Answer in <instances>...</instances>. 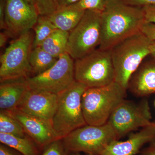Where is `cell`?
Returning a JSON list of instances; mask_svg holds the SVG:
<instances>
[{
  "label": "cell",
  "mask_w": 155,
  "mask_h": 155,
  "mask_svg": "<svg viewBox=\"0 0 155 155\" xmlns=\"http://www.w3.org/2000/svg\"><path fill=\"white\" fill-rule=\"evenodd\" d=\"M145 23L142 8L122 0H109L101 14L100 49L110 50L117 44L141 31Z\"/></svg>",
  "instance_id": "1"
},
{
  "label": "cell",
  "mask_w": 155,
  "mask_h": 155,
  "mask_svg": "<svg viewBox=\"0 0 155 155\" xmlns=\"http://www.w3.org/2000/svg\"><path fill=\"white\" fill-rule=\"evenodd\" d=\"M152 41L141 31L127 38L111 49L115 80L127 90L131 76L145 58L150 55Z\"/></svg>",
  "instance_id": "2"
},
{
  "label": "cell",
  "mask_w": 155,
  "mask_h": 155,
  "mask_svg": "<svg viewBox=\"0 0 155 155\" xmlns=\"http://www.w3.org/2000/svg\"><path fill=\"white\" fill-rule=\"evenodd\" d=\"M126 91L116 81L105 86L87 88L81 97L87 124L100 126L107 123L115 109L125 100Z\"/></svg>",
  "instance_id": "3"
},
{
  "label": "cell",
  "mask_w": 155,
  "mask_h": 155,
  "mask_svg": "<svg viewBox=\"0 0 155 155\" xmlns=\"http://www.w3.org/2000/svg\"><path fill=\"white\" fill-rule=\"evenodd\" d=\"M87 88L75 81L69 88L58 94L57 109L52 125L60 139L77 128L87 125L81 107V97Z\"/></svg>",
  "instance_id": "4"
},
{
  "label": "cell",
  "mask_w": 155,
  "mask_h": 155,
  "mask_svg": "<svg viewBox=\"0 0 155 155\" xmlns=\"http://www.w3.org/2000/svg\"><path fill=\"white\" fill-rule=\"evenodd\" d=\"M75 80L87 88L109 85L115 80L110 50L99 48L74 62Z\"/></svg>",
  "instance_id": "5"
},
{
  "label": "cell",
  "mask_w": 155,
  "mask_h": 155,
  "mask_svg": "<svg viewBox=\"0 0 155 155\" xmlns=\"http://www.w3.org/2000/svg\"><path fill=\"white\" fill-rule=\"evenodd\" d=\"M118 139L116 132L107 123L100 126L84 125L73 130L62 140L67 154L83 152L101 155L112 142Z\"/></svg>",
  "instance_id": "6"
},
{
  "label": "cell",
  "mask_w": 155,
  "mask_h": 155,
  "mask_svg": "<svg viewBox=\"0 0 155 155\" xmlns=\"http://www.w3.org/2000/svg\"><path fill=\"white\" fill-rule=\"evenodd\" d=\"M101 14L100 11L86 10L79 23L69 32L67 53L73 60L83 58L99 47Z\"/></svg>",
  "instance_id": "7"
},
{
  "label": "cell",
  "mask_w": 155,
  "mask_h": 155,
  "mask_svg": "<svg viewBox=\"0 0 155 155\" xmlns=\"http://www.w3.org/2000/svg\"><path fill=\"white\" fill-rule=\"evenodd\" d=\"M34 36L29 31L10 44L0 58L1 82L25 79L32 73L29 63Z\"/></svg>",
  "instance_id": "8"
},
{
  "label": "cell",
  "mask_w": 155,
  "mask_h": 155,
  "mask_svg": "<svg viewBox=\"0 0 155 155\" xmlns=\"http://www.w3.org/2000/svg\"><path fill=\"white\" fill-rule=\"evenodd\" d=\"M28 88L58 95L69 88L75 81L74 61L65 53L55 64L39 75L25 78Z\"/></svg>",
  "instance_id": "9"
},
{
  "label": "cell",
  "mask_w": 155,
  "mask_h": 155,
  "mask_svg": "<svg viewBox=\"0 0 155 155\" xmlns=\"http://www.w3.org/2000/svg\"><path fill=\"white\" fill-rule=\"evenodd\" d=\"M148 102L144 100L136 103L124 100L111 114L107 122L114 129L118 139L139 127L152 125Z\"/></svg>",
  "instance_id": "10"
},
{
  "label": "cell",
  "mask_w": 155,
  "mask_h": 155,
  "mask_svg": "<svg viewBox=\"0 0 155 155\" xmlns=\"http://www.w3.org/2000/svg\"><path fill=\"white\" fill-rule=\"evenodd\" d=\"M35 6L26 0H6V32L19 37L34 28L39 17Z\"/></svg>",
  "instance_id": "11"
},
{
  "label": "cell",
  "mask_w": 155,
  "mask_h": 155,
  "mask_svg": "<svg viewBox=\"0 0 155 155\" xmlns=\"http://www.w3.org/2000/svg\"><path fill=\"white\" fill-rule=\"evenodd\" d=\"M57 104L58 95L29 88L16 108L52 123Z\"/></svg>",
  "instance_id": "12"
},
{
  "label": "cell",
  "mask_w": 155,
  "mask_h": 155,
  "mask_svg": "<svg viewBox=\"0 0 155 155\" xmlns=\"http://www.w3.org/2000/svg\"><path fill=\"white\" fill-rule=\"evenodd\" d=\"M5 111L19 122L25 134L40 147L45 148L52 142L60 139L51 122L25 114L17 108Z\"/></svg>",
  "instance_id": "13"
},
{
  "label": "cell",
  "mask_w": 155,
  "mask_h": 155,
  "mask_svg": "<svg viewBox=\"0 0 155 155\" xmlns=\"http://www.w3.org/2000/svg\"><path fill=\"white\" fill-rule=\"evenodd\" d=\"M155 139V123L142 127L138 132L133 134L125 141L114 140L101 155H135L144 145Z\"/></svg>",
  "instance_id": "14"
},
{
  "label": "cell",
  "mask_w": 155,
  "mask_h": 155,
  "mask_svg": "<svg viewBox=\"0 0 155 155\" xmlns=\"http://www.w3.org/2000/svg\"><path fill=\"white\" fill-rule=\"evenodd\" d=\"M128 88L139 97L155 93V58L142 62L131 76Z\"/></svg>",
  "instance_id": "15"
},
{
  "label": "cell",
  "mask_w": 155,
  "mask_h": 155,
  "mask_svg": "<svg viewBox=\"0 0 155 155\" xmlns=\"http://www.w3.org/2000/svg\"><path fill=\"white\" fill-rule=\"evenodd\" d=\"M25 79L8 81L1 82V110H10L17 108L29 89Z\"/></svg>",
  "instance_id": "16"
},
{
  "label": "cell",
  "mask_w": 155,
  "mask_h": 155,
  "mask_svg": "<svg viewBox=\"0 0 155 155\" xmlns=\"http://www.w3.org/2000/svg\"><path fill=\"white\" fill-rule=\"evenodd\" d=\"M84 12L71 5L58 9L47 17L57 29L70 32L80 22Z\"/></svg>",
  "instance_id": "17"
},
{
  "label": "cell",
  "mask_w": 155,
  "mask_h": 155,
  "mask_svg": "<svg viewBox=\"0 0 155 155\" xmlns=\"http://www.w3.org/2000/svg\"><path fill=\"white\" fill-rule=\"evenodd\" d=\"M0 142L2 144L12 148L22 155H39L37 145L25 136L19 137L11 134L0 133Z\"/></svg>",
  "instance_id": "18"
},
{
  "label": "cell",
  "mask_w": 155,
  "mask_h": 155,
  "mask_svg": "<svg viewBox=\"0 0 155 155\" xmlns=\"http://www.w3.org/2000/svg\"><path fill=\"white\" fill-rule=\"evenodd\" d=\"M69 32L56 29L40 46L43 49L56 58L67 53Z\"/></svg>",
  "instance_id": "19"
},
{
  "label": "cell",
  "mask_w": 155,
  "mask_h": 155,
  "mask_svg": "<svg viewBox=\"0 0 155 155\" xmlns=\"http://www.w3.org/2000/svg\"><path fill=\"white\" fill-rule=\"evenodd\" d=\"M58 59L40 47L32 49L29 58L32 73L37 75L43 73L54 66Z\"/></svg>",
  "instance_id": "20"
},
{
  "label": "cell",
  "mask_w": 155,
  "mask_h": 155,
  "mask_svg": "<svg viewBox=\"0 0 155 155\" xmlns=\"http://www.w3.org/2000/svg\"><path fill=\"white\" fill-rule=\"evenodd\" d=\"M34 28L35 35L33 41V48L40 47L45 40L57 29L47 16H39L37 22Z\"/></svg>",
  "instance_id": "21"
},
{
  "label": "cell",
  "mask_w": 155,
  "mask_h": 155,
  "mask_svg": "<svg viewBox=\"0 0 155 155\" xmlns=\"http://www.w3.org/2000/svg\"><path fill=\"white\" fill-rule=\"evenodd\" d=\"M0 133L25 137V133L19 122L6 111L0 113Z\"/></svg>",
  "instance_id": "22"
},
{
  "label": "cell",
  "mask_w": 155,
  "mask_h": 155,
  "mask_svg": "<svg viewBox=\"0 0 155 155\" xmlns=\"http://www.w3.org/2000/svg\"><path fill=\"white\" fill-rule=\"evenodd\" d=\"M108 1L109 0H80L72 5L82 11L92 10L102 12L105 8Z\"/></svg>",
  "instance_id": "23"
},
{
  "label": "cell",
  "mask_w": 155,
  "mask_h": 155,
  "mask_svg": "<svg viewBox=\"0 0 155 155\" xmlns=\"http://www.w3.org/2000/svg\"><path fill=\"white\" fill-rule=\"evenodd\" d=\"M35 7L39 16H49L58 9L56 0H36Z\"/></svg>",
  "instance_id": "24"
},
{
  "label": "cell",
  "mask_w": 155,
  "mask_h": 155,
  "mask_svg": "<svg viewBox=\"0 0 155 155\" xmlns=\"http://www.w3.org/2000/svg\"><path fill=\"white\" fill-rule=\"evenodd\" d=\"M44 150L39 155H67L62 139L57 140L51 143L45 148Z\"/></svg>",
  "instance_id": "25"
},
{
  "label": "cell",
  "mask_w": 155,
  "mask_h": 155,
  "mask_svg": "<svg viewBox=\"0 0 155 155\" xmlns=\"http://www.w3.org/2000/svg\"><path fill=\"white\" fill-rule=\"evenodd\" d=\"M144 14L145 23L155 24V4L142 7Z\"/></svg>",
  "instance_id": "26"
},
{
  "label": "cell",
  "mask_w": 155,
  "mask_h": 155,
  "mask_svg": "<svg viewBox=\"0 0 155 155\" xmlns=\"http://www.w3.org/2000/svg\"><path fill=\"white\" fill-rule=\"evenodd\" d=\"M141 31L151 41H155V24L145 23L141 28Z\"/></svg>",
  "instance_id": "27"
},
{
  "label": "cell",
  "mask_w": 155,
  "mask_h": 155,
  "mask_svg": "<svg viewBox=\"0 0 155 155\" xmlns=\"http://www.w3.org/2000/svg\"><path fill=\"white\" fill-rule=\"evenodd\" d=\"M125 4L130 5L142 7L155 4V0H122Z\"/></svg>",
  "instance_id": "28"
},
{
  "label": "cell",
  "mask_w": 155,
  "mask_h": 155,
  "mask_svg": "<svg viewBox=\"0 0 155 155\" xmlns=\"http://www.w3.org/2000/svg\"><path fill=\"white\" fill-rule=\"evenodd\" d=\"M6 0H0V27L6 30L5 10Z\"/></svg>",
  "instance_id": "29"
},
{
  "label": "cell",
  "mask_w": 155,
  "mask_h": 155,
  "mask_svg": "<svg viewBox=\"0 0 155 155\" xmlns=\"http://www.w3.org/2000/svg\"><path fill=\"white\" fill-rule=\"evenodd\" d=\"M0 155H22L14 149L2 143L0 145Z\"/></svg>",
  "instance_id": "30"
},
{
  "label": "cell",
  "mask_w": 155,
  "mask_h": 155,
  "mask_svg": "<svg viewBox=\"0 0 155 155\" xmlns=\"http://www.w3.org/2000/svg\"><path fill=\"white\" fill-rule=\"evenodd\" d=\"M80 1V0H56V2L58 9H59L72 5Z\"/></svg>",
  "instance_id": "31"
},
{
  "label": "cell",
  "mask_w": 155,
  "mask_h": 155,
  "mask_svg": "<svg viewBox=\"0 0 155 155\" xmlns=\"http://www.w3.org/2000/svg\"><path fill=\"white\" fill-rule=\"evenodd\" d=\"M149 143L148 147L143 152V155H155V139Z\"/></svg>",
  "instance_id": "32"
},
{
  "label": "cell",
  "mask_w": 155,
  "mask_h": 155,
  "mask_svg": "<svg viewBox=\"0 0 155 155\" xmlns=\"http://www.w3.org/2000/svg\"><path fill=\"white\" fill-rule=\"evenodd\" d=\"M9 35L7 32H1L0 34V47L3 48L5 45Z\"/></svg>",
  "instance_id": "33"
},
{
  "label": "cell",
  "mask_w": 155,
  "mask_h": 155,
  "mask_svg": "<svg viewBox=\"0 0 155 155\" xmlns=\"http://www.w3.org/2000/svg\"><path fill=\"white\" fill-rule=\"evenodd\" d=\"M150 49L151 51L150 55L153 58H155V41H152Z\"/></svg>",
  "instance_id": "34"
},
{
  "label": "cell",
  "mask_w": 155,
  "mask_h": 155,
  "mask_svg": "<svg viewBox=\"0 0 155 155\" xmlns=\"http://www.w3.org/2000/svg\"><path fill=\"white\" fill-rule=\"evenodd\" d=\"M26 1L30 3L31 4H32V5H34L35 6L36 0H26Z\"/></svg>",
  "instance_id": "35"
},
{
  "label": "cell",
  "mask_w": 155,
  "mask_h": 155,
  "mask_svg": "<svg viewBox=\"0 0 155 155\" xmlns=\"http://www.w3.org/2000/svg\"><path fill=\"white\" fill-rule=\"evenodd\" d=\"M67 155H81L80 153H72L68 154ZM86 155H93L91 154H87Z\"/></svg>",
  "instance_id": "36"
},
{
  "label": "cell",
  "mask_w": 155,
  "mask_h": 155,
  "mask_svg": "<svg viewBox=\"0 0 155 155\" xmlns=\"http://www.w3.org/2000/svg\"></svg>",
  "instance_id": "37"
},
{
  "label": "cell",
  "mask_w": 155,
  "mask_h": 155,
  "mask_svg": "<svg viewBox=\"0 0 155 155\" xmlns=\"http://www.w3.org/2000/svg\"><path fill=\"white\" fill-rule=\"evenodd\" d=\"M154 122V123H155V122Z\"/></svg>",
  "instance_id": "38"
}]
</instances>
